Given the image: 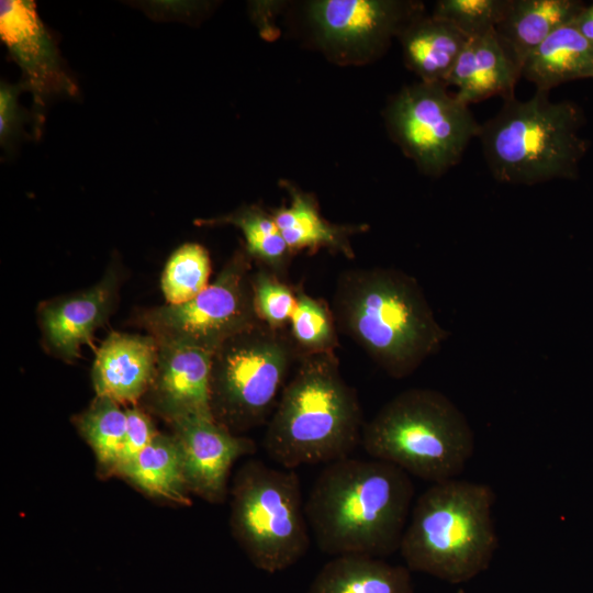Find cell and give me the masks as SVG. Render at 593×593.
Listing matches in <instances>:
<instances>
[{"label": "cell", "instance_id": "20", "mask_svg": "<svg viewBox=\"0 0 593 593\" xmlns=\"http://www.w3.org/2000/svg\"><path fill=\"white\" fill-rule=\"evenodd\" d=\"M593 44L571 23L544 40L525 58L522 77L536 90L550 91L568 81L592 78Z\"/></svg>", "mask_w": 593, "mask_h": 593}, {"label": "cell", "instance_id": "22", "mask_svg": "<svg viewBox=\"0 0 593 593\" xmlns=\"http://www.w3.org/2000/svg\"><path fill=\"white\" fill-rule=\"evenodd\" d=\"M584 5L578 0H511L495 31L523 67L528 54L556 30L571 23Z\"/></svg>", "mask_w": 593, "mask_h": 593}, {"label": "cell", "instance_id": "23", "mask_svg": "<svg viewBox=\"0 0 593 593\" xmlns=\"http://www.w3.org/2000/svg\"><path fill=\"white\" fill-rule=\"evenodd\" d=\"M138 489L182 505L190 504L176 437L157 433L149 445L120 473Z\"/></svg>", "mask_w": 593, "mask_h": 593}, {"label": "cell", "instance_id": "29", "mask_svg": "<svg viewBox=\"0 0 593 593\" xmlns=\"http://www.w3.org/2000/svg\"><path fill=\"white\" fill-rule=\"evenodd\" d=\"M251 287L259 320L275 329L288 328L296 304L295 288L261 266L251 275Z\"/></svg>", "mask_w": 593, "mask_h": 593}, {"label": "cell", "instance_id": "1", "mask_svg": "<svg viewBox=\"0 0 593 593\" xmlns=\"http://www.w3.org/2000/svg\"><path fill=\"white\" fill-rule=\"evenodd\" d=\"M413 497L411 477L399 467L346 457L321 471L305 514L324 553L385 558L400 549Z\"/></svg>", "mask_w": 593, "mask_h": 593}, {"label": "cell", "instance_id": "16", "mask_svg": "<svg viewBox=\"0 0 593 593\" xmlns=\"http://www.w3.org/2000/svg\"><path fill=\"white\" fill-rule=\"evenodd\" d=\"M159 343L150 335L111 333L97 350L92 382L97 395L135 404L154 379Z\"/></svg>", "mask_w": 593, "mask_h": 593}, {"label": "cell", "instance_id": "26", "mask_svg": "<svg viewBox=\"0 0 593 593\" xmlns=\"http://www.w3.org/2000/svg\"><path fill=\"white\" fill-rule=\"evenodd\" d=\"M296 304L288 327L300 356L335 351L338 347L337 326L331 306L321 299L295 289Z\"/></svg>", "mask_w": 593, "mask_h": 593}, {"label": "cell", "instance_id": "14", "mask_svg": "<svg viewBox=\"0 0 593 593\" xmlns=\"http://www.w3.org/2000/svg\"><path fill=\"white\" fill-rule=\"evenodd\" d=\"M212 354L186 345L159 344L154 379L143 396L148 406L170 423L187 417L213 418Z\"/></svg>", "mask_w": 593, "mask_h": 593}, {"label": "cell", "instance_id": "7", "mask_svg": "<svg viewBox=\"0 0 593 593\" xmlns=\"http://www.w3.org/2000/svg\"><path fill=\"white\" fill-rule=\"evenodd\" d=\"M299 357L288 328L264 322L225 340L211 361L214 421L236 435L267 423Z\"/></svg>", "mask_w": 593, "mask_h": 593}, {"label": "cell", "instance_id": "32", "mask_svg": "<svg viewBox=\"0 0 593 593\" xmlns=\"http://www.w3.org/2000/svg\"><path fill=\"white\" fill-rule=\"evenodd\" d=\"M575 29L593 44V3L585 4L572 21Z\"/></svg>", "mask_w": 593, "mask_h": 593}, {"label": "cell", "instance_id": "17", "mask_svg": "<svg viewBox=\"0 0 593 593\" xmlns=\"http://www.w3.org/2000/svg\"><path fill=\"white\" fill-rule=\"evenodd\" d=\"M521 77L522 66L494 29L467 41L445 83L457 87L456 97L470 105L491 97L514 98Z\"/></svg>", "mask_w": 593, "mask_h": 593}, {"label": "cell", "instance_id": "33", "mask_svg": "<svg viewBox=\"0 0 593 593\" xmlns=\"http://www.w3.org/2000/svg\"><path fill=\"white\" fill-rule=\"evenodd\" d=\"M592 78H593V74H592Z\"/></svg>", "mask_w": 593, "mask_h": 593}, {"label": "cell", "instance_id": "30", "mask_svg": "<svg viewBox=\"0 0 593 593\" xmlns=\"http://www.w3.org/2000/svg\"><path fill=\"white\" fill-rule=\"evenodd\" d=\"M126 432L119 458L116 474H120L157 435L149 415L133 404L125 410Z\"/></svg>", "mask_w": 593, "mask_h": 593}, {"label": "cell", "instance_id": "31", "mask_svg": "<svg viewBox=\"0 0 593 593\" xmlns=\"http://www.w3.org/2000/svg\"><path fill=\"white\" fill-rule=\"evenodd\" d=\"M23 85H1L0 89V135L1 142H5L15 132L18 124V96Z\"/></svg>", "mask_w": 593, "mask_h": 593}, {"label": "cell", "instance_id": "24", "mask_svg": "<svg viewBox=\"0 0 593 593\" xmlns=\"http://www.w3.org/2000/svg\"><path fill=\"white\" fill-rule=\"evenodd\" d=\"M198 226L233 225L244 236V249L261 267L284 280L293 256L271 212L258 204L243 205L233 212L194 222Z\"/></svg>", "mask_w": 593, "mask_h": 593}, {"label": "cell", "instance_id": "27", "mask_svg": "<svg viewBox=\"0 0 593 593\" xmlns=\"http://www.w3.org/2000/svg\"><path fill=\"white\" fill-rule=\"evenodd\" d=\"M211 260L200 244L186 243L169 257L161 290L168 304H181L197 296L209 286Z\"/></svg>", "mask_w": 593, "mask_h": 593}, {"label": "cell", "instance_id": "3", "mask_svg": "<svg viewBox=\"0 0 593 593\" xmlns=\"http://www.w3.org/2000/svg\"><path fill=\"white\" fill-rule=\"evenodd\" d=\"M358 395L335 351L302 355L267 422L264 448L284 469L329 463L361 444Z\"/></svg>", "mask_w": 593, "mask_h": 593}, {"label": "cell", "instance_id": "6", "mask_svg": "<svg viewBox=\"0 0 593 593\" xmlns=\"http://www.w3.org/2000/svg\"><path fill=\"white\" fill-rule=\"evenodd\" d=\"M365 451L432 483L456 479L474 451L465 414L439 391L412 388L396 394L365 423Z\"/></svg>", "mask_w": 593, "mask_h": 593}, {"label": "cell", "instance_id": "4", "mask_svg": "<svg viewBox=\"0 0 593 593\" xmlns=\"http://www.w3.org/2000/svg\"><path fill=\"white\" fill-rule=\"evenodd\" d=\"M494 503L484 483H433L416 500L403 534L399 551L406 567L449 583L483 572L499 547Z\"/></svg>", "mask_w": 593, "mask_h": 593}, {"label": "cell", "instance_id": "5", "mask_svg": "<svg viewBox=\"0 0 593 593\" xmlns=\"http://www.w3.org/2000/svg\"><path fill=\"white\" fill-rule=\"evenodd\" d=\"M584 115L572 101L553 102L536 90L527 100L515 97L481 125L479 138L492 176L503 183L533 186L573 180L589 143L580 131Z\"/></svg>", "mask_w": 593, "mask_h": 593}, {"label": "cell", "instance_id": "2", "mask_svg": "<svg viewBox=\"0 0 593 593\" xmlns=\"http://www.w3.org/2000/svg\"><path fill=\"white\" fill-rule=\"evenodd\" d=\"M331 309L338 332L394 379L411 376L448 337L416 279L393 268L344 270Z\"/></svg>", "mask_w": 593, "mask_h": 593}, {"label": "cell", "instance_id": "15", "mask_svg": "<svg viewBox=\"0 0 593 593\" xmlns=\"http://www.w3.org/2000/svg\"><path fill=\"white\" fill-rule=\"evenodd\" d=\"M118 290L119 276L109 269L89 289L41 303L38 324L47 351L65 361L77 359L80 347L91 344L96 329L110 316Z\"/></svg>", "mask_w": 593, "mask_h": 593}, {"label": "cell", "instance_id": "21", "mask_svg": "<svg viewBox=\"0 0 593 593\" xmlns=\"http://www.w3.org/2000/svg\"><path fill=\"white\" fill-rule=\"evenodd\" d=\"M307 593H414L411 570L383 558L337 556L323 566Z\"/></svg>", "mask_w": 593, "mask_h": 593}, {"label": "cell", "instance_id": "9", "mask_svg": "<svg viewBox=\"0 0 593 593\" xmlns=\"http://www.w3.org/2000/svg\"><path fill=\"white\" fill-rule=\"evenodd\" d=\"M443 82L404 86L388 102L383 119L392 141L428 177L458 165L481 124L469 105Z\"/></svg>", "mask_w": 593, "mask_h": 593}, {"label": "cell", "instance_id": "13", "mask_svg": "<svg viewBox=\"0 0 593 593\" xmlns=\"http://www.w3.org/2000/svg\"><path fill=\"white\" fill-rule=\"evenodd\" d=\"M171 425L189 491L211 503L223 502L233 463L254 454L255 441L230 432L213 418L187 417Z\"/></svg>", "mask_w": 593, "mask_h": 593}, {"label": "cell", "instance_id": "8", "mask_svg": "<svg viewBox=\"0 0 593 593\" xmlns=\"http://www.w3.org/2000/svg\"><path fill=\"white\" fill-rule=\"evenodd\" d=\"M231 508L233 536L257 569L283 571L307 552L310 527L294 470L246 462L234 479Z\"/></svg>", "mask_w": 593, "mask_h": 593}, {"label": "cell", "instance_id": "18", "mask_svg": "<svg viewBox=\"0 0 593 593\" xmlns=\"http://www.w3.org/2000/svg\"><path fill=\"white\" fill-rule=\"evenodd\" d=\"M280 186L289 195V203L271 211L287 245L294 255L306 250L314 254L328 249L348 259L355 258L350 238L367 230L365 224H334L320 212L313 193L282 180Z\"/></svg>", "mask_w": 593, "mask_h": 593}, {"label": "cell", "instance_id": "10", "mask_svg": "<svg viewBox=\"0 0 593 593\" xmlns=\"http://www.w3.org/2000/svg\"><path fill=\"white\" fill-rule=\"evenodd\" d=\"M251 261L244 247L237 249L197 296L147 309L137 315V323L159 344L214 353L232 336L261 322L254 303Z\"/></svg>", "mask_w": 593, "mask_h": 593}, {"label": "cell", "instance_id": "12", "mask_svg": "<svg viewBox=\"0 0 593 593\" xmlns=\"http://www.w3.org/2000/svg\"><path fill=\"white\" fill-rule=\"evenodd\" d=\"M0 36L22 70L23 87L32 92L38 108L48 96L76 93V85L64 71L57 47L34 1H1Z\"/></svg>", "mask_w": 593, "mask_h": 593}, {"label": "cell", "instance_id": "25", "mask_svg": "<svg viewBox=\"0 0 593 593\" xmlns=\"http://www.w3.org/2000/svg\"><path fill=\"white\" fill-rule=\"evenodd\" d=\"M75 423L94 451L102 473H115L126 432L125 410L108 396L96 395Z\"/></svg>", "mask_w": 593, "mask_h": 593}, {"label": "cell", "instance_id": "28", "mask_svg": "<svg viewBox=\"0 0 593 593\" xmlns=\"http://www.w3.org/2000/svg\"><path fill=\"white\" fill-rule=\"evenodd\" d=\"M511 0H439L433 15L454 25L468 40L496 27Z\"/></svg>", "mask_w": 593, "mask_h": 593}, {"label": "cell", "instance_id": "19", "mask_svg": "<svg viewBox=\"0 0 593 593\" xmlns=\"http://www.w3.org/2000/svg\"><path fill=\"white\" fill-rule=\"evenodd\" d=\"M398 38L405 66L419 81L443 83L468 41L449 22L425 12L412 19Z\"/></svg>", "mask_w": 593, "mask_h": 593}, {"label": "cell", "instance_id": "11", "mask_svg": "<svg viewBox=\"0 0 593 593\" xmlns=\"http://www.w3.org/2000/svg\"><path fill=\"white\" fill-rule=\"evenodd\" d=\"M307 15L325 54L338 64H367L382 56L391 40L425 12L419 1L317 0Z\"/></svg>", "mask_w": 593, "mask_h": 593}]
</instances>
